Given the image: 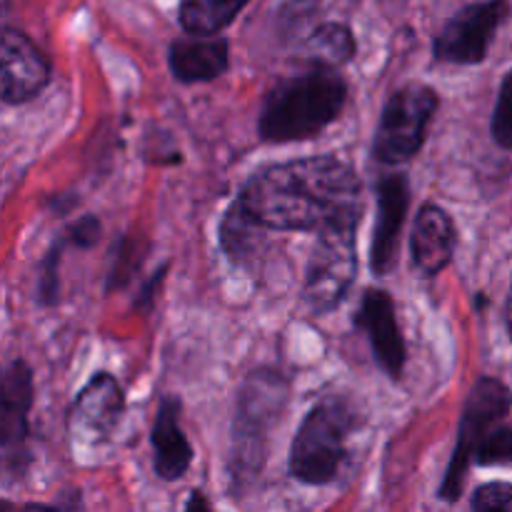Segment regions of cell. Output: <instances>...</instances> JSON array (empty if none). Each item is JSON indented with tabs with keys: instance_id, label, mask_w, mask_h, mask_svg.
<instances>
[{
	"instance_id": "obj_27",
	"label": "cell",
	"mask_w": 512,
	"mask_h": 512,
	"mask_svg": "<svg viewBox=\"0 0 512 512\" xmlns=\"http://www.w3.org/2000/svg\"><path fill=\"white\" fill-rule=\"evenodd\" d=\"M165 273H168V265H163V268L155 270L150 278H145V283L140 285L138 295H135V308L138 310H150V305L155 303V298H158V288L163 285V278Z\"/></svg>"
},
{
	"instance_id": "obj_30",
	"label": "cell",
	"mask_w": 512,
	"mask_h": 512,
	"mask_svg": "<svg viewBox=\"0 0 512 512\" xmlns=\"http://www.w3.org/2000/svg\"><path fill=\"white\" fill-rule=\"evenodd\" d=\"M505 325H508V333L512 338V288H510V295H508V305H505Z\"/></svg>"
},
{
	"instance_id": "obj_28",
	"label": "cell",
	"mask_w": 512,
	"mask_h": 512,
	"mask_svg": "<svg viewBox=\"0 0 512 512\" xmlns=\"http://www.w3.org/2000/svg\"><path fill=\"white\" fill-rule=\"evenodd\" d=\"M185 512H213V510H210L208 498H205L200 490H193L188 498V503H185Z\"/></svg>"
},
{
	"instance_id": "obj_29",
	"label": "cell",
	"mask_w": 512,
	"mask_h": 512,
	"mask_svg": "<svg viewBox=\"0 0 512 512\" xmlns=\"http://www.w3.org/2000/svg\"><path fill=\"white\" fill-rule=\"evenodd\" d=\"M18 512H63V510L53 508V505H40V503H28V505H23V508H20Z\"/></svg>"
},
{
	"instance_id": "obj_25",
	"label": "cell",
	"mask_w": 512,
	"mask_h": 512,
	"mask_svg": "<svg viewBox=\"0 0 512 512\" xmlns=\"http://www.w3.org/2000/svg\"><path fill=\"white\" fill-rule=\"evenodd\" d=\"M473 512H512V485L488 483L475 490Z\"/></svg>"
},
{
	"instance_id": "obj_11",
	"label": "cell",
	"mask_w": 512,
	"mask_h": 512,
	"mask_svg": "<svg viewBox=\"0 0 512 512\" xmlns=\"http://www.w3.org/2000/svg\"><path fill=\"white\" fill-rule=\"evenodd\" d=\"M355 328L363 330L365 338H368L380 370L390 380H403L408 350H405L403 330L398 325V313H395V303L388 290H365L363 300L355 310Z\"/></svg>"
},
{
	"instance_id": "obj_20",
	"label": "cell",
	"mask_w": 512,
	"mask_h": 512,
	"mask_svg": "<svg viewBox=\"0 0 512 512\" xmlns=\"http://www.w3.org/2000/svg\"><path fill=\"white\" fill-rule=\"evenodd\" d=\"M323 13V0H280L278 5V33L283 40L305 38L318 28Z\"/></svg>"
},
{
	"instance_id": "obj_24",
	"label": "cell",
	"mask_w": 512,
	"mask_h": 512,
	"mask_svg": "<svg viewBox=\"0 0 512 512\" xmlns=\"http://www.w3.org/2000/svg\"><path fill=\"white\" fill-rule=\"evenodd\" d=\"M493 138L500 148L512 150V68L508 75L503 78V85H500L498 103H495L493 110Z\"/></svg>"
},
{
	"instance_id": "obj_4",
	"label": "cell",
	"mask_w": 512,
	"mask_h": 512,
	"mask_svg": "<svg viewBox=\"0 0 512 512\" xmlns=\"http://www.w3.org/2000/svg\"><path fill=\"white\" fill-rule=\"evenodd\" d=\"M288 403V380L278 370H255L245 378L238 393L233 423V465L235 475L258 473L265 463L270 430Z\"/></svg>"
},
{
	"instance_id": "obj_14",
	"label": "cell",
	"mask_w": 512,
	"mask_h": 512,
	"mask_svg": "<svg viewBox=\"0 0 512 512\" xmlns=\"http://www.w3.org/2000/svg\"><path fill=\"white\" fill-rule=\"evenodd\" d=\"M458 248V230L448 210L435 203H425L415 218L413 235H410V253L413 263L425 278H435L443 273L453 260Z\"/></svg>"
},
{
	"instance_id": "obj_3",
	"label": "cell",
	"mask_w": 512,
	"mask_h": 512,
	"mask_svg": "<svg viewBox=\"0 0 512 512\" xmlns=\"http://www.w3.org/2000/svg\"><path fill=\"white\" fill-rule=\"evenodd\" d=\"M358 413L345 398H325L305 415L290 448V475L305 485H330L348 458Z\"/></svg>"
},
{
	"instance_id": "obj_22",
	"label": "cell",
	"mask_w": 512,
	"mask_h": 512,
	"mask_svg": "<svg viewBox=\"0 0 512 512\" xmlns=\"http://www.w3.org/2000/svg\"><path fill=\"white\" fill-rule=\"evenodd\" d=\"M475 463L483 465V468H493V465L512 468V425H500L485 438L478 455H475Z\"/></svg>"
},
{
	"instance_id": "obj_12",
	"label": "cell",
	"mask_w": 512,
	"mask_h": 512,
	"mask_svg": "<svg viewBox=\"0 0 512 512\" xmlns=\"http://www.w3.org/2000/svg\"><path fill=\"white\" fill-rule=\"evenodd\" d=\"M375 193H378V220H375L373 243H370V270H373L375 278H383L395 268L400 233H403L405 218H408V175H383V178H378Z\"/></svg>"
},
{
	"instance_id": "obj_5",
	"label": "cell",
	"mask_w": 512,
	"mask_h": 512,
	"mask_svg": "<svg viewBox=\"0 0 512 512\" xmlns=\"http://www.w3.org/2000/svg\"><path fill=\"white\" fill-rule=\"evenodd\" d=\"M510 408L512 393L503 380L490 378V375L475 380L468 398H465L458 440H455V450L450 455V465L445 470L443 485H440V498L455 503L463 495L465 478H468L470 465L475 463L480 445L485 443V438L495 428H500V423L508 418Z\"/></svg>"
},
{
	"instance_id": "obj_7",
	"label": "cell",
	"mask_w": 512,
	"mask_h": 512,
	"mask_svg": "<svg viewBox=\"0 0 512 512\" xmlns=\"http://www.w3.org/2000/svg\"><path fill=\"white\" fill-rule=\"evenodd\" d=\"M358 228H333L318 235L305 268L303 303L313 315H328L345 300L358 275Z\"/></svg>"
},
{
	"instance_id": "obj_13",
	"label": "cell",
	"mask_w": 512,
	"mask_h": 512,
	"mask_svg": "<svg viewBox=\"0 0 512 512\" xmlns=\"http://www.w3.org/2000/svg\"><path fill=\"white\" fill-rule=\"evenodd\" d=\"M3 100L8 105L38 98L50 83V63L38 45L18 28L3 30Z\"/></svg>"
},
{
	"instance_id": "obj_10",
	"label": "cell",
	"mask_w": 512,
	"mask_h": 512,
	"mask_svg": "<svg viewBox=\"0 0 512 512\" xmlns=\"http://www.w3.org/2000/svg\"><path fill=\"white\" fill-rule=\"evenodd\" d=\"M125 413V395L110 373H95L75 395L68 415V433L75 443H108Z\"/></svg>"
},
{
	"instance_id": "obj_26",
	"label": "cell",
	"mask_w": 512,
	"mask_h": 512,
	"mask_svg": "<svg viewBox=\"0 0 512 512\" xmlns=\"http://www.w3.org/2000/svg\"><path fill=\"white\" fill-rule=\"evenodd\" d=\"M100 233H103L100 220L95 218V215H83V218L75 220L73 225H68V230H65L63 235L65 240H68V245H73V248H80V250H88L98 243Z\"/></svg>"
},
{
	"instance_id": "obj_23",
	"label": "cell",
	"mask_w": 512,
	"mask_h": 512,
	"mask_svg": "<svg viewBox=\"0 0 512 512\" xmlns=\"http://www.w3.org/2000/svg\"><path fill=\"white\" fill-rule=\"evenodd\" d=\"M118 255L113 260V268L108 273V285H105V293H113V290L123 288L133 273L138 270V265L143 263V253H140L138 243H133L130 238H123L118 243Z\"/></svg>"
},
{
	"instance_id": "obj_6",
	"label": "cell",
	"mask_w": 512,
	"mask_h": 512,
	"mask_svg": "<svg viewBox=\"0 0 512 512\" xmlns=\"http://www.w3.org/2000/svg\"><path fill=\"white\" fill-rule=\"evenodd\" d=\"M440 98L430 85L408 83L395 90L380 113L373 140V158L385 165H400L420 153L430 120Z\"/></svg>"
},
{
	"instance_id": "obj_18",
	"label": "cell",
	"mask_w": 512,
	"mask_h": 512,
	"mask_svg": "<svg viewBox=\"0 0 512 512\" xmlns=\"http://www.w3.org/2000/svg\"><path fill=\"white\" fill-rule=\"evenodd\" d=\"M250 0H180L178 23L195 38H215L245 10Z\"/></svg>"
},
{
	"instance_id": "obj_15",
	"label": "cell",
	"mask_w": 512,
	"mask_h": 512,
	"mask_svg": "<svg viewBox=\"0 0 512 512\" xmlns=\"http://www.w3.org/2000/svg\"><path fill=\"white\" fill-rule=\"evenodd\" d=\"M180 413H183L180 398L165 395L158 405L153 433H150L155 475L168 480V483L183 478L190 470V465H193V448H190L188 438H185L183 428H180Z\"/></svg>"
},
{
	"instance_id": "obj_16",
	"label": "cell",
	"mask_w": 512,
	"mask_h": 512,
	"mask_svg": "<svg viewBox=\"0 0 512 512\" xmlns=\"http://www.w3.org/2000/svg\"><path fill=\"white\" fill-rule=\"evenodd\" d=\"M230 65V43L225 38H180L168 48V68L178 83H210L225 75Z\"/></svg>"
},
{
	"instance_id": "obj_8",
	"label": "cell",
	"mask_w": 512,
	"mask_h": 512,
	"mask_svg": "<svg viewBox=\"0 0 512 512\" xmlns=\"http://www.w3.org/2000/svg\"><path fill=\"white\" fill-rule=\"evenodd\" d=\"M508 15L510 0H478L465 5L435 35L433 58L450 65L483 63Z\"/></svg>"
},
{
	"instance_id": "obj_2",
	"label": "cell",
	"mask_w": 512,
	"mask_h": 512,
	"mask_svg": "<svg viewBox=\"0 0 512 512\" xmlns=\"http://www.w3.org/2000/svg\"><path fill=\"white\" fill-rule=\"evenodd\" d=\"M348 83L338 68L313 63L268 90L260 108L258 135L263 143H303L318 138L340 118Z\"/></svg>"
},
{
	"instance_id": "obj_17",
	"label": "cell",
	"mask_w": 512,
	"mask_h": 512,
	"mask_svg": "<svg viewBox=\"0 0 512 512\" xmlns=\"http://www.w3.org/2000/svg\"><path fill=\"white\" fill-rule=\"evenodd\" d=\"M218 233L223 253L228 255L235 265L250 268V265L260 258V250H263L265 233H268V230L260 228L248 213H243L240 205L233 203L225 210Z\"/></svg>"
},
{
	"instance_id": "obj_9",
	"label": "cell",
	"mask_w": 512,
	"mask_h": 512,
	"mask_svg": "<svg viewBox=\"0 0 512 512\" xmlns=\"http://www.w3.org/2000/svg\"><path fill=\"white\" fill-rule=\"evenodd\" d=\"M3 405H0V448L5 478H23L30 465V423L33 408V370L23 358H15L3 370Z\"/></svg>"
},
{
	"instance_id": "obj_1",
	"label": "cell",
	"mask_w": 512,
	"mask_h": 512,
	"mask_svg": "<svg viewBox=\"0 0 512 512\" xmlns=\"http://www.w3.org/2000/svg\"><path fill=\"white\" fill-rule=\"evenodd\" d=\"M235 205L268 233L320 235L333 228H358L363 183L353 165L338 155H310L255 170Z\"/></svg>"
},
{
	"instance_id": "obj_19",
	"label": "cell",
	"mask_w": 512,
	"mask_h": 512,
	"mask_svg": "<svg viewBox=\"0 0 512 512\" xmlns=\"http://www.w3.org/2000/svg\"><path fill=\"white\" fill-rule=\"evenodd\" d=\"M305 48L313 55V63L330 65V68H340V65L350 63L358 53V40H355L353 30L345 23H320L313 33L305 40Z\"/></svg>"
},
{
	"instance_id": "obj_21",
	"label": "cell",
	"mask_w": 512,
	"mask_h": 512,
	"mask_svg": "<svg viewBox=\"0 0 512 512\" xmlns=\"http://www.w3.org/2000/svg\"><path fill=\"white\" fill-rule=\"evenodd\" d=\"M68 245L65 235H60L50 250L45 253L43 263H40L38 270V303L45 305V308H53L58 303L60 295V258H63V250Z\"/></svg>"
}]
</instances>
